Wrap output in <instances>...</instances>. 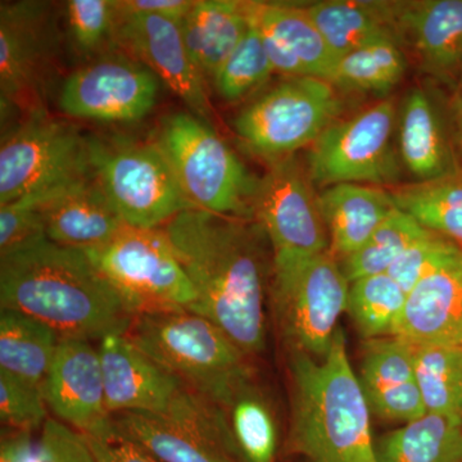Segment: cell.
Wrapping results in <instances>:
<instances>
[{
  "mask_svg": "<svg viewBox=\"0 0 462 462\" xmlns=\"http://www.w3.org/2000/svg\"><path fill=\"white\" fill-rule=\"evenodd\" d=\"M161 229L196 289L190 311L215 322L245 355L263 351L270 267L260 225L191 208Z\"/></svg>",
  "mask_w": 462,
  "mask_h": 462,
  "instance_id": "cell-1",
  "label": "cell"
},
{
  "mask_svg": "<svg viewBox=\"0 0 462 462\" xmlns=\"http://www.w3.org/2000/svg\"><path fill=\"white\" fill-rule=\"evenodd\" d=\"M0 307L42 321L60 338L126 334L135 318L88 254L39 236L0 254Z\"/></svg>",
  "mask_w": 462,
  "mask_h": 462,
  "instance_id": "cell-2",
  "label": "cell"
},
{
  "mask_svg": "<svg viewBox=\"0 0 462 462\" xmlns=\"http://www.w3.org/2000/svg\"><path fill=\"white\" fill-rule=\"evenodd\" d=\"M291 447L310 462H379L369 403L337 330L329 351H291Z\"/></svg>",
  "mask_w": 462,
  "mask_h": 462,
  "instance_id": "cell-3",
  "label": "cell"
},
{
  "mask_svg": "<svg viewBox=\"0 0 462 462\" xmlns=\"http://www.w3.org/2000/svg\"><path fill=\"white\" fill-rule=\"evenodd\" d=\"M126 336L185 388L216 406L251 383L247 355L215 322L189 310L136 315Z\"/></svg>",
  "mask_w": 462,
  "mask_h": 462,
  "instance_id": "cell-4",
  "label": "cell"
},
{
  "mask_svg": "<svg viewBox=\"0 0 462 462\" xmlns=\"http://www.w3.org/2000/svg\"><path fill=\"white\" fill-rule=\"evenodd\" d=\"M165 154L196 208L226 217H254L258 180L202 118L188 112L166 116L152 139Z\"/></svg>",
  "mask_w": 462,
  "mask_h": 462,
  "instance_id": "cell-5",
  "label": "cell"
},
{
  "mask_svg": "<svg viewBox=\"0 0 462 462\" xmlns=\"http://www.w3.org/2000/svg\"><path fill=\"white\" fill-rule=\"evenodd\" d=\"M88 149L94 178L127 226L160 229L196 208L153 141L94 136Z\"/></svg>",
  "mask_w": 462,
  "mask_h": 462,
  "instance_id": "cell-6",
  "label": "cell"
},
{
  "mask_svg": "<svg viewBox=\"0 0 462 462\" xmlns=\"http://www.w3.org/2000/svg\"><path fill=\"white\" fill-rule=\"evenodd\" d=\"M84 252L135 316L196 306L193 282L162 229L126 226L106 245Z\"/></svg>",
  "mask_w": 462,
  "mask_h": 462,
  "instance_id": "cell-7",
  "label": "cell"
},
{
  "mask_svg": "<svg viewBox=\"0 0 462 462\" xmlns=\"http://www.w3.org/2000/svg\"><path fill=\"white\" fill-rule=\"evenodd\" d=\"M342 109L329 81L289 78L243 108L234 130L249 152L273 163L311 147Z\"/></svg>",
  "mask_w": 462,
  "mask_h": 462,
  "instance_id": "cell-8",
  "label": "cell"
},
{
  "mask_svg": "<svg viewBox=\"0 0 462 462\" xmlns=\"http://www.w3.org/2000/svg\"><path fill=\"white\" fill-rule=\"evenodd\" d=\"M397 108L383 99L345 120L334 121L310 147L307 173L321 187L396 184L401 158L394 147Z\"/></svg>",
  "mask_w": 462,
  "mask_h": 462,
  "instance_id": "cell-9",
  "label": "cell"
},
{
  "mask_svg": "<svg viewBox=\"0 0 462 462\" xmlns=\"http://www.w3.org/2000/svg\"><path fill=\"white\" fill-rule=\"evenodd\" d=\"M276 318L291 351L324 357L348 307L351 282L330 251L291 264H273Z\"/></svg>",
  "mask_w": 462,
  "mask_h": 462,
  "instance_id": "cell-10",
  "label": "cell"
},
{
  "mask_svg": "<svg viewBox=\"0 0 462 462\" xmlns=\"http://www.w3.org/2000/svg\"><path fill=\"white\" fill-rule=\"evenodd\" d=\"M91 173L88 138L71 125L38 112L3 136L0 206L69 184Z\"/></svg>",
  "mask_w": 462,
  "mask_h": 462,
  "instance_id": "cell-11",
  "label": "cell"
},
{
  "mask_svg": "<svg viewBox=\"0 0 462 462\" xmlns=\"http://www.w3.org/2000/svg\"><path fill=\"white\" fill-rule=\"evenodd\" d=\"M254 217L273 247V264H291L329 251L330 243L309 173L296 158L270 163L258 180Z\"/></svg>",
  "mask_w": 462,
  "mask_h": 462,
  "instance_id": "cell-12",
  "label": "cell"
},
{
  "mask_svg": "<svg viewBox=\"0 0 462 462\" xmlns=\"http://www.w3.org/2000/svg\"><path fill=\"white\" fill-rule=\"evenodd\" d=\"M116 430L161 462H236V447L217 406L184 388L163 415L112 416Z\"/></svg>",
  "mask_w": 462,
  "mask_h": 462,
  "instance_id": "cell-13",
  "label": "cell"
},
{
  "mask_svg": "<svg viewBox=\"0 0 462 462\" xmlns=\"http://www.w3.org/2000/svg\"><path fill=\"white\" fill-rule=\"evenodd\" d=\"M57 51V30L44 2L0 5L2 108L20 109L25 118L42 107Z\"/></svg>",
  "mask_w": 462,
  "mask_h": 462,
  "instance_id": "cell-14",
  "label": "cell"
},
{
  "mask_svg": "<svg viewBox=\"0 0 462 462\" xmlns=\"http://www.w3.org/2000/svg\"><path fill=\"white\" fill-rule=\"evenodd\" d=\"M158 78L141 60L108 53L75 69L60 93L69 117L105 124L136 123L156 106Z\"/></svg>",
  "mask_w": 462,
  "mask_h": 462,
  "instance_id": "cell-15",
  "label": "cell"
},
{
  "mask_svg": "<svg viewBox=\"0 0 462 462\" xmlns=\"http://www.w3.org/2000/svg\"><path fill=\"white\" fill-rule=\"evenodd\" d=\"M117 44L149 67L191 114L212 124L214 109L207 94L206 78L191 60L179 21L120 14Z\"/></svg>",
  "mask_w": 462,
  "mask_h": 462,
  "instance_id": "cell-16",
  "label": "cell"
},
{
  "mask_svg": "<svg viewBox=\"0 0 462 462\" xmlns=\"http://www.w3.org/2000/svg\"><path fill=\"white\" fill-rule=\"evenodd\" d=\"M42 392L48 407L63 424L87 437L114 433L98 348L89 340L60 338Z\"/></svg>",
  "mask_w": 462,
  "mask_h": 462,
  "instance_id": "cell-17",
  "label": "cell"
},
{
  "mask_svg": "<svg viewBox=\"0 0 462 462\" xmlns=\"http://www.w3.org/2000/svg\"><path fill=\"white\" fill-rule=\"evenodd\" d=\"M106 406L111 416L163 415L184 391L180 380L154 363L126 334L106 337L98 346Z\"/></svg>",
  "mask_w": 462,
  "mask_h": 462,
  "instance_id": "cell-18",
  "label": "cell"
},
{
  "mask_svg": "<svg viewBox=\"0 0 462 462\" xmlns=\"http://www.w3.org/2000/svg\"><path fill=\"white\" fill-rule=\"evenodd\" d=\"M247 11L263 36L273 71L287 78L330 80L339 58L303 5L247 2Z\"/></svg>",
  "mask_w": 462,
  "mask_h": 462,
  "instance_id": "cell-19",
  "label": "cell"
},
{
  "mask_svg": "<svg viewBox=\"0 0 462 462\" xmlns=\"http://www.w3.org/2000/svg\"><path fill=\"white\" fill-rule=\"evenodd\" d=\"M398 38L425 74L446 84L462 75V0L394 2Z\"/></svg>",
  "mask_w": 462,
  "mask_h": 462,
  "instance_id": "cell-20",
  "label": "cell"
},
{
  "mask_svg": "<svg viewBox=\"0 0 462 462\" xmlns=\"http://www.w3.org/2000/svg\"><path fill=\"white\" fill-rule=\"evenodd\" d=\"M393 336L413 346H462V248L409 291Z\"/></svg>",
  "mask_w": 462,
  "mask_h": 462,
  "instance_id": "cell-21",
  "label": "cell"
},
{
  "mask_svg": "<svg viewBox=\"0 0 462 462\" xmlns=\"http://www.w3.org/2000/svg\"><path fill=\"white\" fill-rule=\"evenodd\" d=\"M39 214L48 239L81 251L106 245L127 226L93 171L54 190L39 206Z\"/></svg>",
  "mask_w": 462,
  "mask_h": 462,
  "instance_id": "cell-22",
  "label": "cell"
},
{
  "mask_svg": "<svg viewBox=\"0 0 462 462\" xmlns=\"http://www.w3.org/2000/svg\"><path fill=\"white\" fill-rule=\"evenodd\" d=\"M415 348L400 337L370 340L358 379L374 415L406 424L427 413L415 378Z\"/></svg>",
  "mask_w": 462,
  "mask_h": 462,
  "instance_id": "cell-23",
  "label": "cell"
},
{
  "mask_svg": "<svg viewBox=\"0 0 462 462\" xmlns=\"http://www.w3.org/2000/svg\"><path fill=\"white\" fill-rule=\"evenodd\" d=\"M398 123L401 162L418 181H430L458 171L442 116L427 90L407 94Z\"/></svg>",
  "mask_w": 462,
  "mask_h": 462,
  "instance_id": "cell-24",
  "label": "cell"
},
{
  "mask_svg": "<svg viewBox=\"0 0 462 462\" xmlns=\"http://www.w3.org/2000/svg\"><path fill=\"white\" fill-rule=\"evenodd\" d=\"M334 257L351 256L397 208L391 193L363 184H337L318 196Z\"/></svg>",
  "mask_w": 462,
  "mask_h": 462,
  "instance_id": "cell-25",
  "label": "cell"
},
{
  "mask_svg": "<svg viewBox=\"0 0 462 462\" xmlns=\"http://www.w3.org/2000/svg\"><path fill=\"white\" fill-rule=\"evenodd\" d=\"M180 25L191 60L214 79L251 27L247 2L197 0Z\"/></svg>",
  "mask_w": 462,
  "mask_h": 462,
  "instance_id": "cell-26",
  "label": "cell"
},
{
  "mask_svg": "<svg viewBox=\"0 0 462 462\" xmlns=\"http://www.w3.org/2000/svg\"><path fill=\"white\" fill-rule=\"evenodd\" d=\"M303 7L338 58L376 42H400L394 2L327 0Z\"/></svg>",
  "mask_w": 462,
  "mask_h": 462,
  "instance_id": "cell-27",
  "label": "cell"
},
{
  "mask_svg": "<svg viewBox=\"0 0 462 462\" xmlns=\"http://www.w3.org/2000/svg\"><path fill=\"white\" fill-rule=\"evenodd\" d=\"M60 337L48 325L14 310H0V369L44 388Z\"/></svg>",
  "mask_w": 462,
  "mask_h": 462,
  "instance_id": "cell-28",
  "label": "cell"
},
{
  "mask_svg": "<svg viewBox=\"0 0 462 462\" xmlns=\"http://www.w3.org/2000/svg\"><path fill=\"white\" fill-rule=\"evenodd\" d=\"M462 446V419L427 412L376 443L379 462H452Z\"/></svg>",
  "mask_w": 462,
  "mask_h": 462,
  "instance_id": "cell-29",
  "label": "cell"
},
{
  "mask_svg": "<svg viewBox=\"0 0 462 462\" xmlns=\"http://www.w3.org/2000/svg\"><path fill=\"white\" fill-rule=\"evenodd\" d=\"M394 205L424 229L462 248V173L416 181L389 191Z\"/></svg>",
  "mask_w": 462,
  "mask_h": 462,
  "instance_id": "cell-30",
  "label": "cell"
},
{
  "mask_svg": "<svg viewBox=\"0 0 462 462\" xmlns=\"http://www.w3.org/2000/svg\"><path fill=\"white\" fill-rule=\"evenodd\" d=\"M236 447L245 462H273L278 448V430L272 407L251 383L230 401L217 406Z\"/></svg>",
  "mask_w": 462,
  "mask_h": 462,
  "instance_id": "cell-31",
  "label": "cell"
},
{
  "mask_svg": "<svg viewBox=\"0 0 462 462\" xmlns=\"http://www.w3.org/2000/svg\"><path fill=\"white\" fill-rule=\"evenodd\" d=\"M406 69L400 42H376L340 57L329 83L337 90L387 94L402 80Z\"/></svg>",
  "mask_w": 462,
  "mask_h": 462,
  "instance_id": "cell-32",
  "label": "cell"
},
{
  "mask_svg": "<svg viewBox=\"0 0 462 462\" xmlns=\"http://www.w3.org/2000/svg\"><path fill=\"white\" fill-rule=\"evenodd\" d=\"M415 378L425 411L462 419V346H416Z\"/></svg>",
  "mask_w": 462,
  "mask_h": 462,
  "instance_id": "cell-33",
  "label": "cell"
},
{
  "mask_svg": "<svg viewBox=\"0 0 462 462\" xmlns=\"http://www.w3.org/2000/svg\"><path fill=\"white\" fill-rule=\"evenodd\" d=\"M406 300V291L389 273H378L351 282L346 311L365 338H385L393 336Z\"/></svg>",
  "mask_w": 462,
  "mask_h": 462,
  "instance_id": "cell-34",
  "label": "cell"
},
{
  "mask_svg": "<svg viewBox=\"0 0 462 462\" xmlns=\"http://www.w3.org/2000/svg\"><path fill=\"white\" fill-rule=\"evenodd\" d=\"M427 231L411 216L396 208L374 231L363 247L342 260L343 273L349 282L365 276L388 273L404 249Z\"/></svg>",
  "mask_w": 462,
  "mask_h": 462,
  "instance_id": "cell-35",
  "label": "cell"
},
{
  "mask_svg": "<svg viewBox=\"0 0 462 462\" xmlns=\"http://www.w3.org/2000/svg\"><path fill=\"white\" fill-rule=\"evenodd\" d=\"M273 72L263 36L251 20L245 38L216 72L212 81L225 102L238 103L260 89Z\"/></svg>",
  "mask_w": 462,
  "mask_h": 462,
  "instance_id": "cell-36",
  "label": "cell"
},
{
  "mask_svg": "<svg viewBox=\"0 0 462 462\" xmlns=\"http://www.w3.org/2000/svg\"><path fill=\"white\" fill-rule=\"evenodd\" d=\"M69 33L85 56H105L117 44L120 12L112 0H69L66 5Z\"/></svg>",
  "mask_w": 462,
  "mask_h": 462,
  "instance_id": "cell-37",
  "label": "cell"
},
{
  "mask_svg": "<svg viewBox=\"0 0 462 462\" xmlns=\"http://www.w3.org/2000/svg\"><path fill=\"white\" fill-rule=\"evenodd\" d=\"M42 389L0 369V421L5 430L30 431L47 422Z\"/></svg>",
  "mask_w": 462,
  "mask_h": 462,
  "instance_id": "cell-38",
  "label": "cell"
},
{
  "mask_svg": "<svg viewBox=\"0 0 462 462\" xmlns=\"http://www.w3.org/2000/svg\"><path fill=\"white\" fill-rule=\"evenodd\" d=\"M458 248L451 240L428 230L404 249L387 273L409 294L419 282L427 278Z\"/></svg>",
  "mask_w": 462,
  "mask_h": 462,
  "instance_id": "cell-39",
  "label": "cell"
},
{
  "mask_svg": "<svg viewBox=\"0 0 462 462\" xmlns=\"http://www.w3.org/2000/svg\"><path fill=\"white\" fill-rule=\"evenodd\" d=\"M32 462H97L87 437L62 421L48 419Z\"/></svg>",
  "mask_w": 462,
  "mask_h": 462,
  "instance_id": "cell-40",
  "label": "cell"
},
{
  "mask_svg": "<svg viewBox=\"0 0 462 462\" xmlns=\"http://www.w3.org/2000/svg\"><path fill=\"white\" fill-rule=\"evenodd\" d=\"M87 437V436H85ZM97 462H161L144 447L116 430L106 437H87Z\"/></svg>",
  "mask_w": 462,
  "mask_h": 462,
  "instance_id": "cell-41",
  "label": "cell"
},
{
  "mask_svg": "<svg viewBox=\"0 0 462 462\" xmlns=\"http://www.w3.org/2000/svg\"><path fill=\"white\" fill-rule=\"evenodd\" d=\"M193 5L191 0H120L117 8L121 14H151L181 23Z\"/></svg>",
  "mask_w": 462,
  "mask_h": 462,
  "instance_id": "cell-42",
  "label": "cell"
},
{
  "mask_svg": "<svg viewBox=\"0 0 462 462\" xmlns=\"http://www.w3.org/2000/svg\"><path fill=\"white\" fill-rule=\"evenodd\" d=\"M35 446L30 431L5 430L0 440V462H32Z\"/></svg>",
  "mask_w": 462,
  "mask_h": 462,
  "instance_id": "cell-43",
  "label": "cell"
},
{
  "mask_svg": "<svg viewBox=\"0 0 462 462\" xmlns=\"http://www.w3.org/2000/svg\"><path fill=\"white\" fill-rule=\"evenodd\" d=\"M452 107H454L452 111H454L455 142L462 156V75L458 83L456 84L454 106Z\"/></svg>",
  "mask_w": 462,
  "mask_h": 462,
  "instance_id": "cell-44",
  "label": "cell"
},
{
  "mask_svg": "<svg viewBox=\"0 0 462 462\" xmlns=\"http://www.w3.org/2000/svg\"><path fill=\"white\" fill-rule=\"evenodd\" d=\"M452 462H462V446L460 451L457 452V455L455 456L454 461Z\"/></svg>",
  "mask_w": 462,
  "mask_h": 462,
  "instance_id": "cell-45",
  "label": "cell"
}]
</instances>
